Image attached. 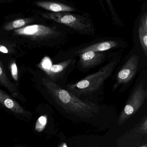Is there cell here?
<instances>
[{"label":"cell","mask_w":147,"mask_h":147,"mask_svg":"<svg viewBox=\"0 0 147 147\" xmlns=\"http://www.w3.org/2000/svg\"><path fill=\"white\" fill-rule=\"evenodd\" d=\"M43 83L57 103L68 112L89 117L98 109L94 104L80 99L72 93L47 79L44 80Z\"/></svg>","instance_id":"6da1fadb"},{"label":"cell","mask_w":147,"mask_h":147,"mask_svg":"<svg viewBox=\"0 0 147 147\" xmlns=\"http://www.w3.org/2000/svg\"><path fill=\"white\" fill-rule=\"evenodd\" d=\"M120 60L119 57H115L97 72L87 76L77 82L69 84L68 91L76 96L94 92L111 76Z\"/></svg>","instance_id":"7a4b0ae2"},{"label":"cell","mask_w":147,"mask_h":147,"mask_svg":"<svg viewBox=\"0 0 147 147\" xmlns=\"http://www.w3.org/2000/svg\"><path fill=\"white\" fill-rule=\"evenodd\" d=\"M43 16L45 18L65 25L82 34L89 35L94 32L92 21L81 15L62 12L45 13Z\"/></svg>","instance_id":"3957f363"},{"label":"cell","mask_w":147,"mask_h":147,"mask_svg":"<svg viewBox=\"0 0 147 147\" xmlns=\"http://www.w3.org/2000/svg\"><path fill=\"white\" fill-rule=\"evenodd\" d=\"M147 97V91L142 83H139L134 89L127 101L123 110L119 115L118 123H123L142 106Z\"/></svg>","instance_id":"277c9868"},{"label":"cell","mask_w":147,"mask_h":147,"mask_svg":"<svg viewBox=\"0 0 147 147\" xmlns=\"http://www.w3.org/2000/svg\"><path fill=\"white\" fill-rule=\"evenodd\" d=\"M14 33L18 35L48 38L59 36V32L51 27L42 25H32L27 26L14 30Z\"/></svg>","instance_id":"5b68a950"},{"label":"cell","mask_w":147,"mask_h":147,"mask_svg":"<svg viewBox=\"0 0 147 147\" xmlns=\"http://www.w3.org/2000/svg\"><path fill=\"white\" fill-rule=\"evenodd\" d=\"M139 61L137 55H133L127 60L117 75V86L127 84L132 80L137 72Z\"/></svg>","instance_id":"8992f818"},{"label":"cell","mask_w":147,"mask_h":147,"mask_svg":"<svg viewBox=\"0 0 147 147\" xmlns=\"http://www.w3.org/2000/svg\"><path fill=\"white\" fill-rule=\"evenodd\" d=\"M0 103L18 116L26 119H30L32 114L26 110L16 100L6 93L0 89Z\"/></svg>","instance_id":"52a82bcc"},{"label":"cell","mask_w":147,"mask_h":147,"mask_svg":"<svg viewBox=\"0 0 147 147\" xmlns=\"http://www.w3.org/2000/svg\"><path fill=\"white\" fill-rule=\"evenodd\" d=\"M80 63L83 69L94 67L100 64L105 55L102 52L88 51L79 54Z\"/></svg>","instance_id":"ba28073f"},{"label":"cell","mask_w":147,"mask_h":147,"mask_svg":"<svg viewBox=\"0 0 147 147\" xmlns=\"http://www.w3.org/2000/svg\"><path fill=\"white\" fill-rule=\"evenodd\" d=\"M118 43L116 41H107L97 43L87 46L79 50L77 53H84L88 51L95 52H102L107 51L109 50L117 48L118 46Z\"/></svg>","instance_id":"9c48e42d"},{"label":"cell","mask_w":147,"mask_h":147,"mask_svg":"<svg viewBox=\"0 0 147 147\" xmlns=\"http://www.w3.org/2000/svg\"><path fill=\"white\" fill-rule=\"evenodd\" d=\"M37 5L53 13L70 12L74 11V8L63 3L51 1H38Z\"/></svg>","instance_id":"30bf717a"},{"label":"cell","mask_w":147,"mask_h":147,"mask_svg":"<svg viewBox=\"0 0 147 147\" xmlns=\"http://www.w3.org/2000/svg\"><path fill=\"white\" fill-rule=\"evenodd\" d=\"M138 38L141 47L147 55V13H144L140 19L138 29Z\"/></svg>","instance_id":"8fae6325"},{"label":"cell","mask_w":147,"mask_h":147,"mask_svg":"<svg viewBox=\"0 0 147 147\" xmlns=\"http://www.w3.org/2000/svg\"><path fill=\"white\" fill-rule=\"evenodd\" d=\"M73 61L74 60L73 59H69L60 63L52 65L47 74L51 76H56L61 74L62 72L67 69V68L73 63Z\"/></svg>","instance_id":"7c38bea8"},{"label":"cell","mask_w":147,"mask_h":147,"mask_svg":"<svg viewBox=\"0 0 147 147\" xmlns=\"http://www.w3.org/2000/svg\"><path fill=\"white\" fill-rule=\"evenodd\" d=\"M0 82L5 86L8 90L12 93L13 95L14 96H18L16 88L11 82H10L8 80V78L7 77L5 71L3 69V66L0 62Z\"/></svg>","instance_id":"4fadbf2b"},{"label":"cell","mask_w":147,"mask_h":147,"mask_svg":"<svg viewBox=\"0 0 147 147\" xmlns=\"http://www.w3.org/2000/svg\"><path fill=\"white\" fill-rule=\"evenodd\" d=\"M30 22L29 19L17 20L8 23L5 25L4 29L6 31H10L14 29H20Z\"/></svg>","instance_id":"5bb4252c"},{"label":"cell","mask_w":147,"mask_h":147,"mask_svg":"<svg viewBox=\"0 0 147 147\" xmlns=\"http://www.w3.org/2000/svg\"><path fill=\"white\" fill-rule=\"evenodd\" d=\"M48 119L46 115L40 116L35 124V130L37 132H42L46 126Z\"/></svg>","instance_id":"9a60e30c"},{"label":"cell","mask_w":147,"mask_h":147,"mask_svg":"<svg viewBox=\"0 0 147 147\" xmlns=\"http://www.w3.org/2000/svg\"><path fill=\"white\" fill-rule=\"evenodd\" d=\"M52 65L50 58L48 57H45L42 60L41 63L39 64V67L47 73Z\"/></svg>","instance_id":"2e32d148"},{"label":"cell","mask_w":147,"mask_h":147,"mask_svg":"<svg viewBox=\"0 0 147 147\" xmlns=\"http://www.w3.org/2000/svg\"><path fill=\"white\" fill-rule=\"evenodd\" d=\"M11 71L13 80L17 81L18 80V67L15 61L13 62L11 65Z\"/></svg>","instance_id":"e0dca14e"},{"label":"cell","mask_w":147,"mask_h":147,"mask_svg":"<svg viewBox=\"0 0 147 147\" xmlns=\"http://www.w3.org/2000/svg\"><path fill=\"white\" fill-rule=\"evenodd\" d=\"M0 52L5 53V54H7L9 52L8 49L6 47L3 46V45H0Z\"/></svg>","instance_id":"ac0fdd59"},{"label":"cell","mask_w":147,"mask_h":147,"mask_svg":"<svg viewBox=\"0 0 147 147\" xmlns=\"http://www.w3.org/2000/svg\"><path fill=\"white\" fill-rule=\"evenodd\" d=\"M59 147H68L67 145V144L66 143L64 142L63 143L61 144V145H60Z\"/></svg>","instance_id":"d6986e66"},{"label":"cell","mask_w":147,"mask_h":147,"mask_svg":"<svg viewBox=\"0 0 147 147\" xmlns=\"http://www.w3.org/2000/svg\"></svg>","instance_id":"ffe728a7"}]
</instances>
